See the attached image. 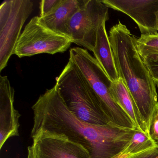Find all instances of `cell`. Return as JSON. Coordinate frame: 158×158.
Masks as SVG:
<instances>
[{"mask_svg": "<svg viewBox=\"0 0 158 158\" xmlns=\"http://www.w3.org/2000/svg\"><path fill=\"white\" fill-rule=\"evenodd\" d=\"M32 109L31 137L43 134L65 138L84 147L91 158H122L136 129L80 121L67 108L56 85L40 95Z\"/></svg>", "mask_w": 158, "mask_h": 158, "instance_id": "obj_1", "label": "cell"}, {"mask_svg": "<svg viewBox=\"0 0 158 158\" xmlns=\"http://www.w3.org/2000/svg\"><path fill=\"white\" fill-rule=\"evenodd\" d=\"M115 66L148 128L158 107L156 85L137 48V39L120 21L109 32Z\"/></svg>", "mask_w": 158, "mask_h": 158, "instance_id": "obj_2", "label": "cell"}, {"mask_svg": "<svg viewBox=\"0 0 158 158\" xmlns=\"http://www.w3.org/2000/svg\"><path fill=\"white\" fill-rule=\"evenodd\" d=\"M56 80L67 108L79 120L92 125L112 124L92 88L70 58Z\"/></svg>", "mask_w": 158, "mask_h": 158, "instance_id": "obj_3", "label": "cell"}, {"mask_svg": "<svg viewBox=\"0 0 158 158\" xmlns=\"http://www.w3.org/2000/svg\"><path fill=\"white\" fill-rule=\"evenodd\" d=\"M70 59L92 88L111 123L122 128L137 129L128 114L114 100L110 92L112 82L95 57L87 50L76 47L70 50Z\"/></svg>", "mask_w": 158, "mask_h": 158, "instance_id": "obj_4", "label": "cell"}, {"mask_svg": "<svg viewBox=\"0 0 158 158\" xmlns=\"http://www.w3.org/2000/svg\"><path fill=\"white\" fill-rule=\"evenodd\" d=\"M31 0H8L0 6V71L8 64L21 31L34 10Z\"/></svg>", "mask_w": 158, "mask_h": 158, "instance_id": "obj_5", "label": "cell"}, {"mask_svg": "<svg viewBox=\"0 0 158 158\" xmlns=\"http://www.w3.org/2000/svg\"><path fill=\"white\" fill-rule=\"evenodd\" d=\"M72 43L69 38L44 27L40 23L39 16H35L21 34L13 54L20 58L40 53L54 54L66 51Z\"/></svg>", "mask_w": 158, "mask_h": 158, "instance_id": "obj_6", "label": "cell"}, {"mask_svg": "<svg viewBox=\"0 0 158 158\" xmlns=\"http://www.w3.org/2000/svg\"><path fill=\"white\" fill-rule=\"evenodd\" d=\"M109 19V8L101 0H88L71 19L67 36L72 43L93 52L98 30Z\"/></svg>", "mask_w": 158, "mask_h": 158, "instance_id": "obj_7", "label": "cell"}, {"mask_svg": "<svg viewBox=\"0 0 158 158\" xmlns=\"http://www.w3.org/2000/svg\"><path fill=\"white\" fill-rule=\"evenodd\" d=\"M109 8L125 14L137 24L141 35L158 33V0H101Z\"/></svg>", "mask_w": 158, "mask_h": 158, "instance_id": "obj_8", "label": "cell"}, {"mask_svg": "<svg viewBox=\"0 0 158 158\" xmlns=\"http://www.w3.org/2000/svg\"><path fill=\"white\" fill-rule=\"evenodd\" d=\"M32 138L35 158H91L84 147L65 138L38 134Z\"/></svg>", "mask_w": 158, "mask_h": 158, "instance_id": "obj_9", "label": "cell"}, {"mask_svg": "<svg viewBox=\"0 0 158 158\" xmlns=\"http://www.w3.org/2000/svg\"><path fill=\"white\" fill-rule=\"evenodd\" d=\"M15 90L6 76H0V148L10 138L19 135L21 114L15 108Z\"/></svg>", "mask_w": 158, "mask_h": 158, "instance_id": "obj_10", "label": "cell"}, {"mask_svg": "<svg viewBox=\"0 0 158 158\" xmlns=\"http://www.w3.org/2000/svg\"><path fill=\"white\" fill-rule=\"evenodd\" d=\"M87 1L88 0H61L48 14L43 17L39 16L40 23L50 31L68 37V27L71 19Z\"/></svg>", "mask_w": 158, "mask_h": 158, "instance_id": "obj_11", "label": "cell"}, {"mask_svg": "<svg viewBox=\"0 0 158 158\" xmlns=\"http://www.w3.org/2000/svg\"><path fill=\"white\" fill-rule=\"evenodd\" d=\"M104 23L99 28L93 52L97 61L112 82L120 78L114 62L112 50Z\"/></svg>", "mask_w": 158, "mask_h": 158, "instance_id": "obj_12", "label": "cell"}, {"mask_svg": "<svg viewBox=\"0 0 158 158\" xmlns=\"http://www.w3.org/2000/svg\"><path fill=\"white\" fill-rule=\"evenodd\" d=\"M110 92L114 101L128 114L137 129L148 133V128L142 120L134 100L121 78L112 82Z\"/></svg>", "mask_w": 158, "mask_h": 158, "instance_id": "obj_13", "label": "cell"}, {"mask_svg": "<svg viewBox=\"0 0 158 158\" xmlns=\"http://www.w3.org/2000/svg\"><path fill=\"white\" fill-rule=\"evenodd\" d=\"M158 146L151 138L148 133L136 129L131 141L122 154L128 157L154 148Z\"/></svg>", "mask_w": 158, "mask_h": 158, "instance_id": "obj_14", "label": "cell"}, {"mask_svg": "<svg viewBox=\"0 0 158 158\" xmlns=\"http://www.w3.org/2000/svg\"><path fill=\"white\" fill-rule=\"evenodd\" d=\"M139 53L141 57L150 53L158 52V33L141 35L136 42Z\"/></svg>", "mask_w": 158, "mask_h": 158, "instance_id": "obj_15", "label": "cell"}, {"mask_svg": "<svg viewBox=\"0 0 158 158\" xmlns=\"http://www.w3.org/2000/svg\"><path fill=\"white\" fill-rule=\"evenodd\" d=\"M141 57L155 85L158 87V52L148 53Z\"/></svg>", "mask_w": 158, "mask_h": 158, "instance_id": "obj_16", "label": "cell"}, {"mask_svg": "<svg viewBox=\"0 0 158 158\" xmlns=\"http://www.w3.org/2000/svg\"><path fill=\"white\" fill-rule=\"evenodd\" d=\"M148 133L151 138L158 145V107L152 115L148 127Z\"/></svg>", "mask_w": 158, "mask_h": 158, "instance_id": "obj_17", "label": "cell"}, {"mask_svg": "<svg viewBox=\"0 0 158 158\" xmlns=\"http://www.w3.org/2000/svg\"><path fill=\"white\" fill-rule=\"evenodd\" d=\"M61 0H43L40 3V17H43L52 11Z\"/></svg>", "mask_w": 158, "mask_h": 158, "instance_id": "obj_18", "label": "cell"}, {"mask_svg": "<svg viewBox=\"0 0 158 158\" xmlns=\"http://www.w3.org/2000/svg\"><path fill=\"white\" fill-rule=\"evenodd\" d=\"M125 158H158V146L152 149Z\"/></svg>", "mask_w": 158, "mask_h": 158, "instance_id": "obj_19", "label": "cell"}, {"mask_svg": "<svg viewBox=\"0 0 158 158\" xmlns=\"http://www.w3.org/2000/svg\"><path fill=\"white\" fill-rule=\"evenodd\" d=\"M27 150H28V154H27V158H35L33 147L32 146L28 147Z\"/></svg>", "mask_w": 158, "mask_h": 158, "instance_id": "obj_20", "label": "cell"}, {"mask_svg": "<svg viewBox=\"0 0 158 158\" xmlns=\"http://www.w3.org/2000/svg\"><path fill=\"white\" fill-rule=\"evenodd\" d=\"M157 25H158V17H157Z\"/></svg>", "mask_w": 158, "mask_h": 158, "instance_id": "obj_21", "label": "cell"}]
</instances>
